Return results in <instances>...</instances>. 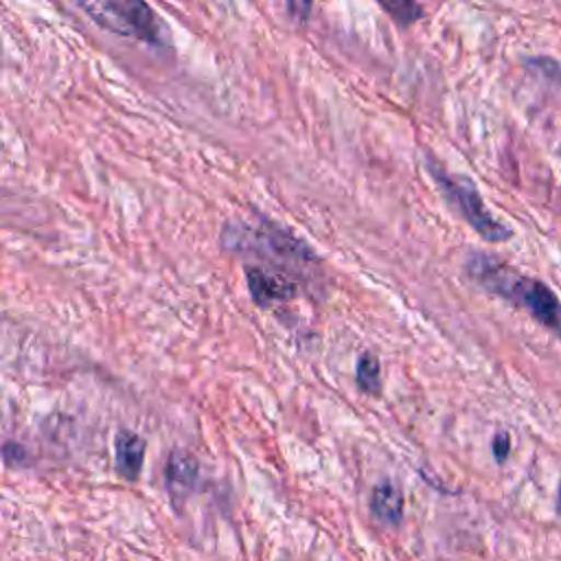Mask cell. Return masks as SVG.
Returning <instances> with one entry per match:
<instances>
[{
  "instance_id": "8fae6325",
  "label": "cell",
  "mask_w": 561,
  "mask_h": 561,
  "mask_svg": "<svg viewBox=\"0 0 561 561\" xmlns=\"http://www.w3.org/2000/svg\"><path fill=\"white\" fill-rule=\"evenodd\" d=\"M491 447H493L495 460H497V462H504L506 456H508V451H511V436H508L506 432H497V434L493 436Z\"/></svg>"
},
{
  "instance_id": "8992f818",
  "label": "cell",
  "mask_w": 561,
  "mask_h": 561,
  "mask_svg": "<svg viewBox=\"0 0 561 561\" xmlns=\"http://www.w3.org/2000/svg\"><path fill=\"white\" fill-rule=\"evenodd\" d=\"M245 280H248L250 296L261 307L289 300L296 294V285L287 276L265 267H256V265L245 267Z\"/></svg>"
},
{
  "instance_id": "7c38bea8",
  "label": "cell",
  "mask_w": 561,
  "mask_h": 561,
  "mask_svg": "<svg viewBox=\"0 0 561 561\" xmlns=\"http://www.w3.org/2000/svg\"><path fill=\"white\" fill-rule=\"evenodd\" d=\"M4 460L9 465H22L26 460V449L18 443H4Z\"/></svg>"
},
{
  "instance_id": "ba28073f",
  "label": "cell",
  "mask_w": 561,
  "mask_h": 561,
  "mask_svg": "<svg viewBox=\"0 0 561 561\" xmlns=\"http://www.w3.org/2000/svg\"><path fill=\"white\" fill-rule=\"evenodd\" d=\"M370 513L390 524V526H397L403 517V495L401 491L392 484V482H381L373 489V495H370Z\"/></svg>"
},
{
  "instance_id": "4fadbf2b",
  "label": "cell",
  "mask_w": 561,
  "mask_h": 561,
  "mask_svg": "<svg viewBox=\"0 0 561 561\" xmlns=\"http://www.w3.org/2000/svg\"><path fill=\"white\" fill-rule=\"evenodd\" d=\"M287 9H291V11H296V13H300V18H302V11H309L311 9V4H287Z\"/></svg>"
},
{
  "instance_id": "3957f363",
  "label": "cell",
  "mask_w": 561,
  "mask_h": 561,
  "mask_svg": "<svg viewBox=\"0 0 561 561\" xmlns=\"http://www.w3.org/2000/svg\"><path fill=\"white\" fill-rule=\"evenodd\" d=\"M221 241L230 250H241V252L254 250L259 254H270L276 261H289L296 265L316 259V254L307 248V243H302L289 230L267 221L265 226L261 224L259 228L226 224Z\"/></svg>"
},
{
  "instance_id": "30bf717a",
  "label": "cell",
  "mask_w": 561,
  "mask_h": 561,
  "mask_svg": "<svg viewBox=\"0 0 561 561\" xmlns=\"http://www.w3.org/2000/svg\"><path fill=\"white\" fill-rule=\"evenodd\" d=\"M381 9L386 13H390L399 24L408 26L412 22H416L421 15H423V7L416 4V2H410V0H397V2H379Z\"/></svg>"
},
{
  "instance_id": "52a82bcc",
  "label": "cell",
  "mask_w": 561,
  "mask_h": 561,
  "mask_svg": "<svg viewBox=\"0 0 561 561\" xmlns=\"http://www.w3.org/2000/svg\"><path fill=\"white\" fill-rule=\"evenodd\" d=\"M114 451H116V471L134 482L140 476L142 469V460H145V440L129 432V430H121L116 434V443H114Z\"/></svg>"
},
{
  "instance_id": "9c48e42d",
  "label": "cell",
  "mask_w": 561,
  "mask_h": 561,
  "mask_svg": "<svg viewBox=\"0 0 561 561\" xmlns=\"http://www.w3.org/2000/svg\"><path fill=\"white\" fill-rule=\"evenodd\" d=\"M355 379L364 392H379L381 388V366L373 353H362L355 366Z\"/></svg>"
},
{
  "instance_id": "277c9868",
  "label": "cell",
  "mask_w": 561,
  "mask_h": 561,
  "mask_svg": "<svg viewBox=\"0 0 561 561\" xmlns=\"http://www.w3.org/2000/svg\"><path fill=\"white\" fill-rule=\"evenodd\" d=\"M81 9L101 26L121 35H131L151 44H162L160 24L149 4L136 0H105V2H81Z\"/></svg>"
},
{
  "instance_id": "6da1fadb",
  "label": "cell",
  "mask_w": 561,
  "mask_h": 561,
  "mask_svg": "<svg viewBox=\"0 0 561 561\" xmlns=\"http://www.w3.org/2000/svg\"><path fill=\"white\" fill-rule=\"evenodd\" d=\"M465 270L480 287L528 311L533 320L561 340V300L543 280L526 276L486 252H471L465 261Z\"/></svg>"
},
{
  "instance_id": "5b68a950",
  "label": "cell",
  "mask_w": 561,
  "mask_h": 561,
  "mask_svg": "<svg viewBox=\"0 0 561 561\" xmlns=\"http://www.w3.org/2000/svg\"><path fill=\"white\" fill-rule=\"evenodd\" d=\"M197 476H199V465L191 451H184V449L171 451L164 467V482L175 506H182L186 497L193 493L197 484Z\"/></svg>"
},
{
  "instance_id": "7a4b0ae2",
  "label": "cell",
  "mask_w": 561,
  "mask_h": 561,
  "mask_svg": "<svg viewBox=\"0 0 561 561\" xmlns=\"http://www.w3.org/2000/svg\"><path fill=\"white\" fill-rule=\"evenodd\" d=\"M427 169L434 178V182L438 184L443 197L458 210V215L484 239L491 243H502L508 241L513 237V230L500 221L497 217H493L482 199V195L478 193L476 184L465 178V175H454L447 173L440 164H436L434 160H427Z\"/></svg>"
},
{
  "instance_id": "5bb4252c",
  "label": "cell",
  "mask_w": 561,
  "mask_h": 561,
  "mask_svg": "<svg viewBox=\"0 0 561 561\" xmlns=\"http://www.w3.org/2000/svg\"><path fill=\"white\" fill-rule=\"evenodd\" d=\"M557 511L561 515V486H559V495H557Z\"/></svg>"
}]
</instances>
